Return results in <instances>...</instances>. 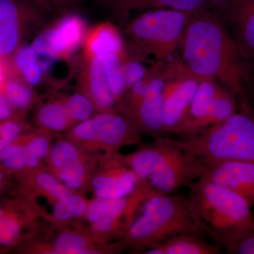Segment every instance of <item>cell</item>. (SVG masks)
I'll list each match as a JSON object with an SVG mask.
<instances>
[{"label": "cell", "mask_w": 254, "mask_h": 254, "mask_svg": "<svg viewBox=\"0 0 254 254\" xmlns=\"http://www.w3.org/2000/svg\"><path fill=\"white\" fill-rule=\"evenodd\" d=\"M5 212H6V205L4 204H0V221L4 217Z\"/></svg>", "instance_id": "ab89813d"}, {"label": "cell", "mask_w": 254, "mask_h": 254, "mask_svg": "<svg viewBox=\"0 0 254 254\" xmlns=\"http://www.w3.org/2000/svg\"><path fill=\"white\" fill-rule=\"evenodd\" d=\"M157 63L148 69V89L141 103L130 115L140 131L155 138L165 133L164 128V92L169 74V65Z\"/></svg>", "instance_id": "8fae6325"}, {"label": "cell", "mask_w": 254, "mask_h": 254, "mask_svg": "<svg viewBox=\"0 0 254 254\" xmlns=\"http://www.w3.org/2000/svg\"><path fill=\"white\" fill-rule=\"evenodd\" d=\"M238 110L239 101L236 95L220 83L208 116L203 122L201 130L225 121Z\"/></svg>", "instance_id": "603a6c76"}, {"label": "cell", "mask_w": 254, "mask_h": 254, "mask_svg": "<svg viewBox=\"0 0 254 254\" xmlns=\"http://www.w3.org/2000/svg\"><path fill=\"white\" fill-rule=\"evenodd\" d=\"M253 206H254V205H253Z\"/></svg>", "instance_id": "7bdbcfd3"}, {"label": "cell", "mask_w": 254, "mask_h": 254, "mask_svg": "<svg viewBox=\"0 0 254 254\" xmlns=\"http://www.w3.org/2000/svg\"><path fill=\"white\" fill-rule=\"evenodd\" d=\"M6 98L18 117L24 118L28 110L39 100L34 88L8 71L2 86Z\"/></svg>", "instance_id": "ffe728a7"}, {"label": "cell", "mask_w": 254, "mask_h": 254, "mask_svg": "<svg viewBox=\"0 0 254 254\" xmlns=\"http://www.w3.org/2000/svg\"><path fill=\"white\" fill-rule=\"evenodd\" d=\"M96 1L98 4L103 5V6H108V0H96Z\"/></svg>", "instance_id": "60d3db41"}, {"label": "cell", "mask_w": 254, "mask_h": 254, "mask_svg": "<svg viewBox=\"0 0 254 254\" xmlns=\"http://www.w3.org/2000/svg\"><path fill=\"white\" fill-rule=\"evenodd\" d=\"M50 133L40 128L36 131L25 133L26 150L43 160L47 158L50 148Z\"/></svg>", "instance_id": "f546056e"}, {"label": "cell", "mask_w": 254, "mask_h": 254, "mask_svg": "<svg viewBox=\"0 0 254 254\" xmlns=\"http://www.w3.org/2000/svg\"><path fill=\"white\" fill-rule=\"evenodd\" d=\"M188 187L195 222L220 248L254 230L252 205L240 195L203 178Z\"/></svg>", "instance_id": "7a4b0ae2"}, {"label": "cell", "mask_w": 254, "mask_h": 254, "mask_svg": "<svg viewBox=\"0 0 254 254\" xmlns=\"http://www.w3.org/2000/svg\"><path fill=\"white\" fill-rule=\"evenodd\" d=\"M141 215L133 219L121 237L125 247L148 250L183 234L200 236L189 195L153 192L142 202Z\"/></svg>", "instance_id": "3957f363"}, {"label": "cell", "mask_w": 254, "mask_h": 254, "mask_svg": "<svg viewBox=\"0 0 254 254\" xmlns=\"http://www.w3.org/2000/svg\"><path fill=\"white\" fill-rule=\"evenodd\" d=\"M8 74V64L6 59L0 57V86L4 84Z\"/></svg>", "instance_id": "74e56055"}, {"label": "cell", "mask_w": 254, "mask_h": 254, "mask_svg": "<svg viewBox=\"0 0 254 254\" xmlns=\"http://www.w3.org/2000/svg\"><path fill=\"white\" fill-rule=\"evenodd\" d=\"M88 31L84 18L66 12L37 33L31 45L38 56L76 64Z\"/></svg>", "instance_id": "9c48e42d"}, {"label": "cell", "mask_w": 254, "mask_h": 254, "mask_svg": "<svg viewBox=\"0 0 254 254\" xmlns=\"http://www.w3.org/2000/svg\"><path fill=\"white\" fill-rule=\"evenodd\" d=\"M7 60L8 71L34 88L48 87L39 58L31 44L22 45Z\"/></svg>", "instance_id": "ac0fdd59"}, {"label": "cell", "mask_w": 254, "mask_h": 254, "mask_svg": "<svg viewBox=\"0 0 254 254\" xmlns=\"http://www.w3.org/2000/svg\"><path fill=\"white\" fill-rule=\"evenodd\" d=\"M206 0H117L110 6L113 18L126 23L130 14L149 10L170 9L193 12Z\"/></svg>", "instance_id": "2e32d148"}, {"label": "cell", "mask_w": 254, "mask_h": 254, "mask_svg": "<svg viewBox=\"0 0 254 254\" xmlns=\"http://www.w3.org/2000/svg\"><path fill=\"white\" fill-rule=\"evenodd\" d=\"M125 23V35L138 56L152 55L157 63H170L181 47L192 12L164 9L140 12Z\"/></svg>", "instance_id": "8992f818"}, {"label": "cell", "mask_w": 254, "mask_h": 254, "mask_svg": "<svg viewBox=\"0 0 254 254\" xmlns=\"http://www.w3.org/2000/svg\"><path fill=\"white\" fill-rule=\"evenodd\" d=\"M6 212L0 221V246L11 247L21 240L22 230L26 222L25 215L19 211V205L6 203Z\"/></svg>", "instance_id": "cb8c5ba5"}, {"label": "cell", "mask_w": 254, "mask_h": 254, "mask_svg": "<svg viewBox=\"0 0 254 254\" xmlns=\"http://www.w3.org/2000/svg\"><path fill=\"white\" fill-rule=\"evenodd\" d=\"M92 167L93 161L84 153L71 166L58 172L53 176L68 190L76 191L84 188L91 180Z\"/></svg>", "instance_id": "484cf974"}, {"label": "cell", "mask_w": 254, "mask_h": 254, "mask_svg": "<svg viewBox=\"0 0 254 254\" xmlns=\"http://www.w3.org/2000/svg\"><path fill=\"white\" fill-rule=\"evenodd\" d=\"M180 48L184 67L198 77L215 78L238 100L242 98L250 64L213 8L204 4L190 14Z\"/></svg>", "instance_id": "6da1fadb"}, {"label": "cell", "mask_w": 254, "mask_h": 254, "mask_svg": "<svg viewBox=\"0 0 254 254\" xmlns=\"http://www.w3.org/2000/svg\"><path fill=\"white\" fill-rule=\"evenodd\" d=\"M140 133L134 122L125 113L108 111L75 125L68 137L82 150H102L112 154L121 147L139 142Z\"/></svg>", "instance_id": "52a82bcc"}, {"label": "cell", "mask_w": 254, "mask_h": 254, "mask_svg": "<svg viewBox=\"0 0 254 254\" xmlns=\"http://www.w3.org/2000/svg\"><path fill=\"white\" fill-rule=\"evenodd\" d=\"M239 105L250 110L254 115V66H250L245 91L239 100Z\"/></svg>", "instance_id": "836d02e7"}, {"label": "cell", "mask_w": 254, "mask_h": 254, "mask_svg": "<svg viewBox=\"0 0 254 254\" xmlns=\"http://www.w3.org/2000/svg\"><path fill=\"white\" fill-rule=\"evenodd\" d=\"M200 78L184 67L180 62L170 63L168 81L164 92L165 133H180Z\"/></svg>", "instance_id": "30bf717a"}, {"label": "cell", "mask_w": 254, "mask_h": 254, "mask_svg": "<svg viewBox=\"0 0 254 254\" xmlns=\"http://www.w3.org/2000/svg\"><path fill=\"white\" fill-rule=\"evenodd\" d=\"M148 71V68L145 67L138 58H132L128 53V57L124 64L126 93L133 85L145 77Z\"/></svg>", "instance_id": "4dcf8cb0"}, {"label": "cell", "mask_w": 254, "mask_h": 254, "mask_svg": "<svg viewBox=\"0 0 254 254\" xmlns=\"http://www.w3.org/2000/svg\"><path fill=\"white\" fill-rule=\"evenodd\" d=\"M219 84L220 83L213 78H200L180 134L190 136L201 130L215 99Z\"/></svg>", "instance_id": "e0dca14e"}, {"label": "cell", "mask_w": 254, "mask_h": 254, "mask_svg": "<svg viewBox=\"0 0 254 254\" xmlns=\"http://www.w3.org/2000/svg\"><path fill=\"white\" fill-rule=\"evenodd\" d=\"M128 57V50L125 49L111 50L104 56V67L110 91L118 105L122 106L126 94L124 64Z\"/></svg>", "instance_id": "7402d4cb"}, {"label": "cell", "mask_w": 254, "mask_h": 254, "mask_svg": "<svg viewBox=\"0 0 254 254\" xmlns=\"http://www.w3.org/2000/svg\"><path fill=\"white\" fill-rule=\"evenodd\" d=\"M53 218L59 223H66L73 219L71 211L68 205L63 202L57 201L54 203L53 211Z\"/></svg>", "instance_id": "8d00e7d4"}, {"label": "cell", "mask_w": 254, "mask_h": 254, "mask_svg": "<svg viewBox=\"0 0 254 254\" xmlns=\"http://www.w3.org/2000/svg\"><path fill=\"white\" fill-rule=\"evenodd\" d=\"M23 119L14 118L0 122V138L9 145L22 136L26 128Z\"/></svg>", "instance_id": "1f68e13d"}, {"label": "cell", "mask_w": 254, "mask_h": 254, "mask_svg": "<svg viewBox=\"0 0 254 254\" xmlns=\"http://www.w3.org/2000/svg\"><path fill=\"white\" fill-rule=\"evenodd\" d=\"M26 153L25 133H23L17 140L1 150L0 165L8 173L14 174L21 178L26 167Z\"/></svg>", "instance_id": "83f0119b"}, {"label": "cell", "mask_w": 254, "mask_h": 254, "mask_svg": "<svg viewBox=\"0 0 254 254\" xmlns=\"http://www.w3.org/2000/svg\"><path fill=\"white\" fill-rule=\"evenodd\" d=\"M224 250L227 254H254V230L241 237Z\"/></svg>", "instance_id": "d6a6232c"}, {"label": "cell", "mask_w": 254, "mask_h": 254, "mask_svg": "<svg viewBox=\"0 0 254 254\" xmlns=\"http://www.w3.org/2000/svg\"><path fill=\"white\" fill-rule=\"evenodd\" d=\"M47 12L67 11L68 8L73 4L74 0H34Z\"/></svg>", "instance_id": "e575fe53"}, {"label": "cell", "mask_w": 254, "mask_h": 254, "mask_svg": "<svg viewBox=\"0 0 254 254\" xmlns=\"http://www.w3.org/2000/svg\"><path fill=\"white\" fill-rule=\"evenodd\" d=\"M105 55L82 51L76 60L75 76L78 91L94 103L97 112L115 111L118 101L110 91L104 67Z\"/></svg>", "instance_id": "7c38bea8"}, {"label": "cell", "mask_w": 254, "mask_h": 254, "mask_svg": "<svg viewBox=\"0 0 254 254\" xmlns=\"http://www.w3.org/2000/svg\"><path fill=\"white\" fill-rule=\"evenodd\" d=\"M115 1H117V0H108V7H110V6H111Z\"/></svg>", "instance_id": "b9f144b4"}, {"label": "cell", "mask_w": 254, "mask_h": 254, "mask_svg": "<svg viewBox=\"0 0 254 254\" xmlns=\"http://www.w3.org/2000/svg\"><path fill=\"white\" fill-rule=\"evenodd\" d=\"M8 173L0 165V192L4 190L6 184V174Z\"/></svg>", "instance_id": "f35d334b"}, {"label": "cell", "mask_w": 254, "mask_h": 254, "mask_svg": "<svg viewBox=\"0 0 254 254\" xmlns=\"http://www.w3.org/2000/svg\"><path fill=\"white\" fill-rule=\"evenodd\" d=\"M123 160L155 193L172 194L200 177L199 163L170 138H155Z\"/></svg>", "instance_id": "277c9868"}, {"label": "cell", "mask_w": 254, "mask_h": 254, "mask_svg": "<svg viewBox=\"0 0 254 254\" xmlns=\"http://www.w3.org/2000/svg\"><path fill=\"white\" fill-rule=\"evenodd\" d=\"M104 166L91 178V185L98 198L116 199L134 193L140 180L136 174L118 153L106 154Z\"/></svg>", "instance_id": "5bb4252c"}, {"label": "cell", "mask_w": 254, "mask_h": 254, "mask_svg": "<svg viewBox=\"0 0 254 254\" xmlns=\"http://www.w3.org/2000/svg\"><path fill=\"white\" fill-rule=\"evenodd\" d=\"M241 54L254 66V0H212Z\"/></svg>", "instance_id": "4fadbf2b"}, {"label": "cell", "mask_w": 254, "mask_h": 254, "mask_svg": "<svg viewBox=\"0 0 254 254\" xmlns=\"http://www.w3.org/2000/svg\"><path fill=\"white\" fill-rule=\"evenodd\" d=\"M199 178L235 192L254 205V163L237 160L198 162Z\"/></svg>", "instance_id": "9a60e30c"}, {"label": "cell", "mask_w": 254, "mask_h": 254, "mask_svg": "<svg viewBox=\"0 0 254 254\" xmlns=\"http://www.w3.org/2000/svg\"><path fill=\"white\" fill-rule=\"evenodd\" d=\"M21 181H31L33 184L24 183L26 185H34L36 190H39L42 194L46 196L52 203L57 201L63 202L68 205V202L72 198L74 193L63 184L58 181L51 173L39 172L33 175H28Z\"/></svg>", "instance_id": "d4e9b609"}, {"label": "cell", "mask_w": 254, "mask_h": 254, "mask_svg": "<svg viewBox=\"0 0 254 254\" xmlns=\"http://www.w3.org/2000/svg\"><path fill=\"white\" fill-rule=\"evenodd\" d=\"M34 121L42 129L50 132H61L72 127L68 118L63 96L52 99L38 106Z\"/></svg>", "instance_id": "44dd1931"}, {"label": "cell", "mask_w": 254, "mask_h": 254, "mask_svg": "<svg viewBox=\"0 0 254 254\" xmlns=\"http://www.w3.org/2000/svg\"><path fill=\"white\" fill-rule=\"evenodd\" d=\"M48 14L34 0H0V57L9 59L43 29Z\"/></svg>", "instance_id": "ba28073f"}, {"label": "cell", "mask_w": 254, "mask_h": 254, "mask_svg": "<svg viewBox=\"0 0 254 254\" xmlns=\"http://www.w3.org/2000/svg\"><path fill=\"white\" fill-rule=\"evenodd\" d=\"M2 86L3 85L0 86V122L5 121L11 118H19L16 115L9 100L6 98L3 91Z\"/></svg>", "instance_id": "d590c367"}, {"label": "cell", "mask_w": 254, "mask_h": 254, "mask_svg": "<svg viewBox=\"0 0 254 254\" xmlns=\"http://www.w3.org/2000/svg\"><path fill=\"white\" fill-rule=\"evenodd\" d=\"M173 141L202 163L237 160L254 163V115L239 105L238 111L225 121Z\"/></svg>", "instance_id": "5b68a950"}, {"label": "cell", "mask_w": 254, "mask_h": 254, "mask_svg": "<svg viewBox=\"0 0 254 254\" xmlns=\"http://www.w3.org/2000/svg\"><path fill=\"white\" fill-rule=\"evenodd\" d=\"M145 254H219L218 245H210L191 234H183L172 237L160 245L148 249Z\"/></svg>", "instance_id": "d6986e66"}, {"label": "cell", "mask_w": 254, "mask_h": 254, "mask_svg": "<svg viewBox=\"0 0 254 254\" xmlns=\"http://www.w3.org/2000/svg\"><path fill=\"white\" fill-rule=\"evenodd\" d=\"M83 154L84 150L69 139L57 142L50 148L46 158L50 173L54 175L64 169L68 168Z\"/></svg>", "instance_id": "4316f807"}, {"label": "cell", "mask_w": 254, "mask_h": 254, "mask_svg": "<svg viewBox=\"0 0 254 254\" xmlns=\"http://www.w3.org/2000/svg\"><path fill=\"white\" fill-rule=\"evenodd\" d=\"M63 100L73 127L98 113L93 102L80 91L69 96H63Z\"/></svg>", "instance_id": "f1b7e54d"}]
</instances>
